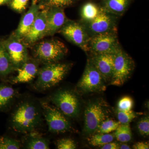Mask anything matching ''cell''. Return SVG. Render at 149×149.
Returning a JSON list of instances; mask_svg holds the SVG:
<instances>
[{"label":"cell","instance_id":"6","mask_svg":"<svg viewBox=\"0 0 149 149\" xmlns=\"http://www.w3.org/2000/svg\"><path fill=\"white\" fill-rule=\"evenodd\" d=\"M59 31L70 42L88 52L90 37L82 21L68 20Z\"/></svg>","mask_w":149,"mask_h":149},{"label":"cell","instance_id":"28","mask_svg":"<svg viewBox=\"0 0 149 149\" xmlns=\"http://www.w3.org/2000/svg\"><path fill=\"white\" fill-rule=\"evenodd\" d=\"M20 147L19 142L15 139L7 136L0 137V149H18Z\"/></svg>","mask_w":149,"mask_h":149},{"label":"cell","instance_id":"26","mask_svg":"<svg viewBox=\"0 0 149 149\" xmlns=\"http://www.w3.org/2000/svg\"><path fill=\"white\" fill-rule=\"evenodd\" d=\"M120 124L118 121L106 119L101 123L96 130L95 133L103 134L111 133L116 130Z\"/></svg>","mask_w":149,"mask_h":149},{"label":"cell","instance_id":"35","mask_svg":"<svg viewBox=\"0 0 149 149\" xmlns=\"http://www.w3.org/2000/svg\"><path fill=\"white\" fill-rule=\"evenodd\" d=\"M119 149H130V147L127 144L123 143L121 144V145H120L119 146Z\"/></svg>","mask_w":149,"mask_h":149},{"label":"cell","instance_id":"8","mask_svg":"<svg viewBox=\"0 0 149 149\" xmlns=\"http://www.w3.org/2000/svg\"><path fill=\"white\" fill-rule=\"evenodd\" d=\"M118 17L101 8L100 13L94 19L89 22H82L91 37L102 33L117 31Z\"/></svg>","mask_w":149,"mask_h":149},{"label":"cell","instance_id":"16","mask_svg":"<svg viewBox=\"0 0 149 149\" xmlns=\"http://www.w3.org/2000/svg\"><path fill=\"white\" fill-rule=\"evenodd\" d=\"M16 70L17 74L11 80L12 84L30 82L37 76L39 70L37 63L28 60Z\"/></svg>","mask_w":149,"mask_h":149},{"label":"cell","instance_id":"33","mask_svg":"<svg viewBox=\"0 0 149 149\" xmlns=\"http://www.w3.org/2000/svg\"><path fill=\"white\" fill-rule=\"evenodd\" d=\"M119 144L114 142H110L101 146L102 149H119Z\"/></svg>","mask_w":149,"mask_h":149},{"label":"cell","instance_id":"25","mask_svg":"<svg viewBox=\"0 0 149 149\" xmlns=\"http://www.w3.org/2000/svg\"><path fill=\"white\" fill-rule=\"evenodd\" d=\"M26 148L29 149H49L47 140L39 137H33L30 138L26 143Z\"/></svg>","mask_w":149,"mask_h":149},{"label":"cell","instance_id":"7","mask_svg":"<svg viewBox=\"0 0 149 149\" xmlns=\"http://www.w3.org/2000/svg\"><path fill=\"white\" fill-rule=\"evenodd\" d=\"M43 114L51 133H64L71 129L70 122L56 107L45 102H41Z\"/></svg>","mask_w":149,"mask_h":149},{"label":"cell","instance_id":"3","mask_svg":"<svg viewBox=\"0 0 149 149\" xmlns=\"http://www.w3.org/2000/svg\"><path fill=\"white\" fill-rule=\"evenodd\" d=\"M35 56L38 61L45 64L58 62L66 56L68 49L59 40H45L35 47Z\"/></svg>","mask_w":149,"mask_h":149},{"label":"cell","instance_id":"2","mask_svg":"<svg viewBox=\"0 0 149 149\" xmlns=\"http://www.w3.org/2000/svg\"><path fill=\"white\" fill-rule=\"evenodd\" d=\"M71 67L70 63L58 62L46 64L39 69L35 89L43 91L52 88L63 80Z\"/></svg>","mask_w":149,"mask_h":149},{"label":"cell","instance_id":"4","mask_svg":"<svg viewBox=\"0 0 149 149\" xmlns=\"http://www.w3.org/2000/svg\"><path fill=\"white\" fill-rule=\"evenodd\" d=\"M135 67L132 58L120 47L113 54V72L111 85H122L131 76Z\"/></svg>","mask_w":149,"mask_h":149},{"label":"cell","instance_id":"30","mask_svg":"<svg viewBox=\"0 0 149 149\" xmlns=\"http://www.w3.org/2000/svg\"><path fill=\"white\" fill-rule=\"evenodd\" d=\"M138 130L140 134L143 136H148L149 134V118L148 116L141 118L138 122Z\"/></svg>","mask_w":149,"mask_h":149},{"label":"cell","instance_id":"24","mask_svg":"<svg viewBox=\"0 0 149 149\" xmlns=\"http://www.w3.org/2000/svg\"><path fill=\"white\" fill-rule=\"evenodd\" d=\"M77 0H42L40 5L43 8L56 7L63 8L72 5Z\"/></svg>","mask_w":149,"mask_h":149},{"label":"cell","instance_id":"38","mask_svg":"<svg viewBox=\"0 0 149 149\" xmlns=\"http://www.w3.org/2000/svg\"></svg>","mask_w":149,"mask_h":149},{"label":"cell","instance_id":"23","mask_svg":"<svg viewBox=\"0 0 149 149\" xmlns=\"http://www.w3.org/2000/svg\"><path fill=\"white\" fill-rule=\"evenodd\" d=\"M115 139L113 133H98L93 134L88 139L89 143L94 146H102L110 142H112Z\"/></svg>","mask_w":149,"mask_h":149},{"label":"cell","instance_id":"29","mask_svg":"<svg viewBox=\"0 0 149 149\" xmlns=\"http://www.w3.org/2000/svg\"><path fill=\"white\" fill-rule=\"evenodd\" d=\"M133 105V99L128 96H125L120 99L118 103V110L122 111H128L132 110Z\"/></svg>","mask_w":149,"mask_h":149},{"label":"cell","instance_id":"14","mask_svg":"<svg viewBox=\"0 0 149 149\" xmlns=\"http://www.w3.org/2000/svg\"><path fill=\"white\" fill-rule=\"evenodd\" d=\"M88 59L105 82L111 80L113 72V54L90 55Z\"/></svg>","mask_w":149,"mask_h":149},{"label":"cell","instance_id":"22","mask_svg":"<svg viewBox=\"0 0 149 149\" xmlns=\"http://www.w3.org/2000/svg\"><path fill=\"white\" fill-rule=\"evenodd\" d=\"M115 138L122 143H128L132 138V132L129 123L120 124L115 130Z\"/></svg>","mask_w":149,"mask_h":149},{"label":"cell","instance_id":"34","mask_svg":"<svg viewBox=\"0 0 149 149\" xmlns=\"http://www.w3.org/2000/svg\"><path fill=\"white\" fill-rule=\"evenodd\" d=\"M133 148L135 149H148L149 144L147 142H138L133 145Z\"/></svg>","mask_w":149,"mask_h":149},{"label":"cell","instance_id":"12","mask_svg":"<svg viewBox=\"0 0 149 149\" xmlns=\"http://www.w3.org/2000/svg\"><path fill=\"white\" fill-rule=\"evenodd\" d=\"M1 42L8 53L15 68L21 66L28 60L27 49L21 39L14 36Z\"/></svg>","mask_w":149,"mask_h":149},{"label":"cell","instance_id":"9","mask_svg":"<svg viewBox=\"0 0 149 149\" xmlns=\"http://www.w3.org/2000/svg\"><path fill=\"white\" fill-rule=\"evenodd\" d=\"M107 112L101 102L89 104L84 113V133L90 136L95 133L101 123L107 119Z\"/></svg>","mask_w":149,"mask_h":149},{"label":"cell","instance_id":"10","mask_svg":"<svg viewBox=\"0 0 149 149\" xmlns=\"http://www.w3.org/2000/svg\"><path fill=\"white\" fill-rule=\"evenodd\" d=\"M51 102L64 114L68 117H74L79 113V101L73 92L61 90L51 96Z\"/></svg>","mask_w":149,"mask_h":149},{"label":"cell","instance_id":"21","mask_svg":"<svg viewBox=\"0 0 149 149\" xmlns=\"http://www.w3.org/2000/svg\"><path fill=\"white\" fill-rule=\"evenodd\" d=\"M15 68L5 48L0 42V76L5 77L13 71Z\"/></svg>","mask_w":149,"mask_h":149},{"label":"cell","instance_id":"1","mask_svg":"<svg viewBox=\"0 0 149 149\" xmlns=\"http://www.w3.org/2000/svg\"><path fill=\"white\" fill-rule=\"evenodd\" d=\"M41 121L39 109L34 103L24 101L20 103L12 113L11 128L16 132L26 133L37 128Z\"/></svg>","mask_w":149,"mask_h":149},{"label":"cell","instance_id":"5","mask_svg":"<svg viewBox=\"0 0 149 149\" xmlns=\"http://www.w3.org/2000/svg\"><path fill=\"white\" fill-rule=\"evenodd\" d=\"M120 47L117 31H112L90 37L88 53L90 55L114 54Z\"/></svg>","mask_w":149,"mask_h":149},{"label":"cell","instance_id":"15","mask_svg":"<svg viewBox=\"0 0 149 149\" xmlns=\"http://www.w3.org/2000/svg\"><path fill=\"white\" fill-rule=\"evenodd\" d=\"M68 20L63 8L56 7L47 8L46 36L54 35Z\"/></svg>","mask_w":149,"mask_h":149},{"label":"cell","instance_id":"31","mask_svg":"<svg viewBox=\"0 0 149 149\" xmlns=\"http://www.w3.org/2000/svg\"><path fill=\"white\" fill-rule=\"evenodd\" d=\"M57 148L58 149H74L76 145L74 140L71 139H63L57 141Z\"/></svg>","mask_w":149,"mask_h":149},{"label":"cell","instance_id":"18","mask_svg":"<svg viewBox=\"0 0 149 149\" xmlns=\"http://www.w3.org/2000/svg\"><path fill=\"white\" fill-rule=\"evenodd\" d=\"M132 0H102L100 6L104 10L118 17L127 10Z\"/></svg>","mask_w":149,"mask_h":149},{"label":"cell","instance_id":"17","mask_svg":"<svg viewBox=\"0 0 149 149\" xmlns=\"http://www.w3.org/2000/svg\"><path fill=\"white\" fill-rule=\"evenodd\" d=\"M40 9V5H37L35 0H33L29 10L22 18L15 31V36L19 39H22L32 27Z\"/></svg>","mask_w":149,"mask_h":149},{"label":"cell","instance_id":"37","mask_svg":"<svg viewBox=\"0 0 149 149\" xmlns=\"http://www.w3.org/2000/svg\"><path fill=\"white\" fill-rule=\"evenodd\" d=\"M101 1H102V0H101Z\"/></svg>","mask_w":149,"mask_h":149},{"label":"cell","instance_id":"11","mask_svg":"<svg viewBox=\"0 0 149 149\" xmlns=\"http://www.w3.org/2000/svg\"><path fill=\"white\" fill-rule=\"evenodd\" d=\"M77 87L84 93L97 92L104 89L103 78L88 58Z\"/></svg>","mask_w":149,"mask_h":149},{"label":"cell","instance_id":"19","mask_svg":"<svg viewBox=\"0 0 149 149\" xmlns=\"http://www.w3.org/2000/svg\"><path fill=\"white\" fill-rule=\"evenodd\" d=\"M17 95V92L11 86L0 84V111L8 109Z\"/></svg>","mask_w":149,"mask_h":149},{"label":"cell","instance_id":"32","mask_svg":"<svg viewBox=\"0 0 149 149\" xmlns=\"http://www.w3.org/2000/svg\"><path fill=\"white\" fill-rule=\"evenodd\" d=\"M29 0H11L10 6L14 10L22 12L26 9Z\"/></svg>","mask_w":149,"mask_h":149},{"label":"cell","instance_id":"13","mask_svg":"<svg viewBox=\"0 0 149 149\" xmlns=\"http://www.w3.org/2000/svg\"><path fill=\"white\" fill-rule=\"evenodd\" d=\"M47 8L39 11L32 27L22 40L28 45H32L46 36Z\"/></svg>","mask_w":149,"mask_h":149},{"label":"cell","instance_id":"20","mask_svg":"<svg viewBox=\"0 0 149 149\" xmlns=\"http://www.w3.org/2000/svg\"><path fill=\"white\" fill-rule=\"evenodd\" d=\"M100 6L95 3L89 2L85 3L80 10V21L83 22H89L94 19L100 11Z\"/></svg>","mask_w":149,"mask_h":149},{"label":"cell","instance_id":"36","mask_svg":"<svg viewBox=\"0 0 149 149\" xmlns=\"http://www.w3.org/2000/svg\"><path fill=\"white\" fill-rule=\"evenodd\" d=\"M11 0H0V6L10 3Z\"/></svg>","mask_w":149,"mask_h":149},{"label":"cell","instance_id":"27","mask_svg":"<svg viewBox=\"0 0 149 149\" xmlns=\"http://www.w3.org/2000/svg\"><path fill=\"white\" fill-rule=\"evenodd\" d=\"M140 113L133 111L132 110L128 111L117 110V118L120 124L130 123L134 118H136Z\"/></svg>","mask_w":149,"mask_h":149}]
</instances>
